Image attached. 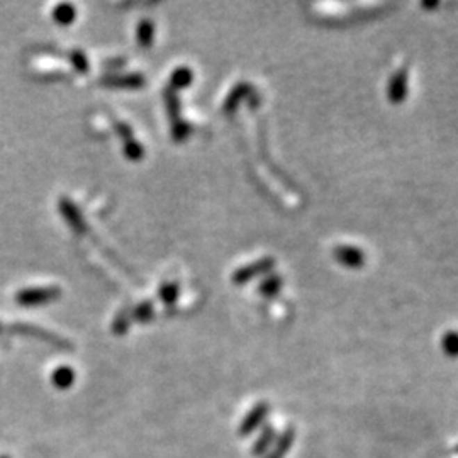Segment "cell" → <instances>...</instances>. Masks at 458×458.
I'll return each instance as SVG.
<instances>
[{"label":"cell","instance_id":"277c9868","mask_svg":"<svg viewBox=\"0 0 458 458\" xmlns=\"http://www.w3.org/2000/svg\"><path fill=\"white\" fill-rule=\"evenodd\" d=\"M53 17H55L58 24L67 26L70 24V22H73V19L76 17V13L72 6H68V3H61V6H58L56 9L53 10Z\"/></svg>","mask_w":458,"mask_h":458},{"label":"cell","instance_id":"5b68a950","mask_svg":"<svg viewBox=\"0 0 458 458\" xmlns=\"http://www.w3.org/2000/svg\"><path fill=\"white\" fill-rule=\"evenodd\" d=\"M268 413V407L267 406H263V404H261V406H258L255 411H253L252 414L248 416V418H246V421H245V425H243V428H241V431H243V433H248V431H252V430H255L258 425H260V421L261 419L265 418V416H267Z\"/></svg>","mask_w":458,"mask_h":458},{"label":"cell","instance_id":"ba28073f","mask_svg":"<svg viewBox=\"0 0 458 458\" xmlns=\"http://www.w3.org/2000/svg\"><path fill=\"white\" fill-rule=\"evenodd\" d=\"M280 287H282V279H280L279 275H270L261 282L260 292H263V294L267 295H273L280 291Z\"/></svg>","mask_w":458,"mask_h":458},{"label":"cell","instance_id":"7c38bea8","mask_svg":"<svg viewBox=\"0 0 458 458\" xmlns=\"http://www.w3.org/2000/svg\"><path fill=\"white\" fill-rule=\"evenodd\" d=\"M438 6V3L436 2H425V3H423V7H426V9H433V7H436Z\"/></svg>","mask_w":458,"mask_h":458},{"label":"cell","instance_id":"3957f363","mask_svg":"<svg viewBox=\"0 0 458 458\" xmlns=\"http://www.w3.org/2000/svg\"><path fill=\"white\" fill-rule=\"evenodd\" d=\"M273 265H275V261H273L272 258H265V260L256 261V263L250 265V267H246V268H243V270L238 272L236 275H234V282L243 284V282H246V280L252 279V277L258 275V273H265V272L272 270Z\"/></svg>","mask_w":458,"mask_h":458},{"label":"cell","instance_id":"8992f818","mask_svg":"<svg viewBox=\"0 0 458 458\" xmlns=\"http://www.w3.org/2000/svg\"><path fill=\"white\" fill-rule=\"evenodd\" d=\"M292 441H294V430H288L282 434V436H280L279 445H277V448L273 450L270 458H284V457H286L288 448H291Z\"/></svg>","mask_w":458,"mask_h":458},{"label":"cell","instance_id":"9c48e42d","mask_svg":"<svg viewBox=\"0 0 458 458\" xmlns=\"http://www.w3.org/2000/svg\"><path fill=\"white\" fill-rule=\"evenodd\" d=\"M192 82V72L188 68H180L173 73V85L179 88H186Z\"/></svg>","mask_w":458,"mask_h":458},{"label":"cell","instance_id":"7a4b0ae2","mask_svg":"<svg viewBox=\"0 0 458 458\" xmlns=\"http://www.w3.org/2000/svg\"><path fill=\"white\" fill-rule=\"evenodd\" d=\"M334 258L341 265L350 268H358L365 263V253L361 250L353 248V246H338L334 250Z\"/></svg>","mask_w":458,"mask_h":458},{"label":"cell","instance_id":"8fae6325","mask_svg":"<svg viewBox=\"0 0 458 458\" xmlns=\"http://www.w3.org/2000/svg\"><path fill=\"white\" fill-rule=\"evenodd\" d=\"M272 436H273V430L268 428L267 430V436H265V434H263V436H261V440L256 443V452H255L256 455H260V453L263 452V446H267L268 443H270Z\"/></svg>","mask_w":458,"mask_h":458},{"label":"cell","instance_id":"6da1fadb","mask_svg":"<svg viewBox=\"0 0 458 458\" xmlns=\"http://www.w3.org/2000/svg\"><path fill=\"white\" fill-rule=\"evenodd\" d=\"M407 95V73L406 70H399L392 75L387 87V97L392 104H401Z\"/></svg>","mask_w":458,"mask_h":458},{"label":"cell","instance_id":"30bf717a","mask_svg":"<svg viewBox=\"0 0 458 458\" xmlns=\"http://www.w3.org/2000/svg\"><path fill=\"white\" fill-rule=\"evenodd\" d=\"M138 34H140V36H138V38H140V43L143 46H148L149 41H152V34H153L152 24H149V22H146V21L141 22Z\"/></svg>","mask_w":458,"mask_h":458},{"label":"cell","instance_id":"52a82bcc","mask_svg":"<svg viewBox=\"0 0 458 458\" xmlns=\"http://www.w3.org/2000/svg\"><path fill=\"white\" fill-rule=\"evenodd\" d=\"M441 346L448 357H458V331H448L441 340Z\"/></svg>","mask_w":458,"mask_h":458}]
</instances>
